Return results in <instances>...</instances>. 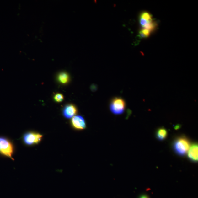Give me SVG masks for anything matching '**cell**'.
Here are the masks:
<instances>
[{
    "mask_svg": "<svg viewBox=\"0 0 198 198\" xmlns=\"http://www.w3.org/2000/svg\"><path fill=\"white\" fill-rule=\"evenodd\" d=\"M14 148L12 141L8 138L0 136V154L14 160L13 156Z\"/></svg>",
    "mask_w": 198,
    "mask_h": 198,
    "instance_id": "6da1fadb",
    "label": "cell"
},
{
    "mask_svg": "<svg viewBox=\"0 0 198 198\" xmlns=\"http://www.w3.org/2000/svg\"><path fill=\"white\" fill-rule=\"evenodd\" d=\"M174 148L175 151L180 155H184L190 147V143L185 137H181L176 139L174 143Z\"/></svg>",
    "mask_w": 198,
    "mask_h": 198,
    "instance_id": "7a4b0ae2",
    "label": "cell"
},
{
    "mask_svg": "<svg viewBox=\"0 0 198 198\" xmlns=\"http://www.w3.org/2000/svg\"><path fill=\"white\" fill-rule=\"evenodd\" d=\"M42 134L35 132L30 131L26 132L23 136L24 143L28 146L36 145L42 140Z\"/></svg>",
    "mask_w": 198,
    "mask_h": 198,
    "instance_id": "3957f363",
    "label": "cell"
},
{
    "mask_svg": "<svg viewBox=\"0 0 198 198\" xmlns=\"http://www.w3.org/2000/svg\"><path fill=\"white\" fill-rule=\"evenodd\" d=\"M126 106L125 101L122 98L116 97L111 102L110 109L111 111L115 115H120L125 111Z\"/></svg>",
    "mask_w": 198,
    "mask_h": 198,
    "instance_id": "277c9868",
    "label": "cell"
},
{
    "mask_svg": "<svg viewBox=\"0 0 198 198\" xmlns=\"http://www.w3.org/2000/svg\"><path fill=\"white\" fill-rule=\"evenodd\" d=\"M72 127L76 130L81 131L85 129L86 124L83 117L80 115H76L71 121Z\"/></svg>",
    "mask_w": 198,
    "mask_h": 198,
    "instance_id": "5b68a950",
    "label": "cell"
},
{
    "mask_svg": "<svg viewBox=\"0 0 198 198\" xmlns=\"http://www.w3.org/2000/svg\"><path fill=\"white\" fill-rule=\"evenodd\" d=\"M78 109L76 106L72 104H68L63 109V116L67 119L72 118L77 114Z\"/></svg>",
    "mask_w": 198,
    "mask_h": 198,
    "instance_id": "8992f818",
    "label": "cell"
},
{
    "mask_svg": "<svg viewBox=\"0 0 198 198\" xmlns=\"http://www.w3.org/2000/svg\"><path fill=\"white\" fill-rule=\"evenodd\" d=\"M188 158L194 162H197L198 159V146L197 143L191 146L188 151Z\"/></svg>",
    "mask_w": 198,
    "mask_h": 198,
    "instance_id": "52a82bcc",
    "label": "cell"
},
{
    "mask_svg": "<svg viewBox=\"0 0 198 198\" xmlns=\"http://www.w3.org/2000/svg\"><path fill=\"white\" fill-rule=\"evenodd\" d=\"M70 76L69 74L65 72H62L58 74L57 77V81L62 84H66L70 81Z\"/></svg>",
    "mask_w": 198,
    "mask_h": 198,
    "instance_id": "ba28073f",
    "label": "cell"
},
{
    "mask_svg": "<svg viewBox=\"0 0 198 198\" xmlns=\"http://www.w3.org/2000/svg\"><path fill=\"white\" fill-rule=\"evenodd\" d=\"M167 136V130L164 128L158 129L156 132L157 138L158 140L162 141L165 140Z\"/></svg>",
    "mask_w": 198,
    "mask_h": 198,
    "instance_id": "9c48e42d",
    "label": "cell"
},
{
    "mask_svg": "<svg viewBox=\"0 0 198 198\" xmlns=\"http://www.w3.org/2000/svg\"><path fill=\"white\" fill-rule=\"evenodd\" d=\"M158 24L154 21L148 23L142 28L149 30L151 32L154 31L157 28Z\"/></svg>",
    "mask_w": 198,
    "mask_h": 198,
    "instance_id": "30bf717a",
    "label": "cell"
},
{
    "mask_svg": "<svg viewBox=\"0 0 198 198\" xmlns=\"http://www.w3.org/2000/svg\"><path fill=\"white\" fill-rule=\"evenodd\" d=\"M140 18L144 19L148 22L153 21L152 15L147 12L144 11L141 13L140 16Z\"/></svg>",
    "mask_w": 198,
    "mask_h": 198,
    "instance_id": "8fae6325",
    "label": "cell"
},
{
    "mask_svg": "<svg viewBox=\"0 0 198 198\" xmlns=\"http://www.w3.org/2000/svg\"><path fill=\"white\" fill-rule=\"evenodd\" d=\"M54 101L56 103H60L62 102L64 99V96L62 94L57 93L54 96Z\"/></svg>",
    "mask_w": 198,
    "mask_h": 198,
    "instance_id": "7c38bea8",
    "label": "cell"
},
{
    "mask_svg": "<svg viewBox=\"0 0 198 198\" xmlns=\"http://www.w3.org/2000/svg\"><path fill=\"white\" fill-rule=\"evenodd\" d=\"M141 31L143 33V34L147 38L149 37L150 36V34L151 33V32L148 30L143 29V28H142V29L141 30Z\"/></svg>",
    "mask_w": 198,
    "mask_h": 198,
    "instance_id": "4fadbf2b",
    "label": "cell"
},
{
    "mask_svg": "<svg viewBox=\"0 0 198 198\" xmlns=\"http://www.w3.org/2000/svg\"><path fill=\"white\" fill-rule=\"evenodd\" d=\"M138 36L139 38L141 39H143V38H146L147 37L144 35V34H143V33L140 30V32H139Z\"/></svg>",
    "mask_w": 198,
    "mask_h": 198,
    "instance_id": "5bb4252c",
    "label": "cell"
},
{
    "mask_svg": "<svg viewBox=\"0 0 198 198\" xmlns=\"http://www.w3.org/2000/svg\"><path fill=\"white\" fill-rule=\"evenodd\" d=\"M140 198H149V197L147 195H141Z\"/></svg>",
    "mask_w": 198,
    "mask_h": 198,
    "instance_id": "9a60e30c",
    "label": "cell"
}]
</instances>
